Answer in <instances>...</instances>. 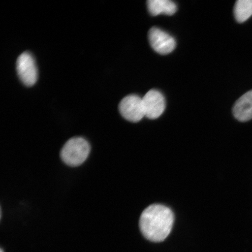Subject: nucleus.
I'll list each match as a JSON object with an SVG mask.
<instances>
[{
  "mask_svg": "<svg viewBox=\"0 0 252 252\" xmlns=\"http://www.w3.org/2000/svg\"><path fill=\"white\" fill-rule=\"evenodd\" d=\"M90 150V145L86 139L82 137L72 138L63 147L61 158L68 166H78L86 161Z\"/></svg>",
  "mask_w": 252,
  "mask_h": 252,
  "instance_id": "2",
  "label": "nucleus"
},
{
  "mask_svg": "<svg viewBox=\"0 0 252 252\" xmlns=\"http://www.w3.org/2000/svg\"><path fill=\"white\" fill-rule=\"evenodd\" d=\"M147 5L150 13L153 16L161 14L172 15L177 11L175 3L170 0H149Z\"/></svg>",
  "mask_w": 252,
  "mask_h": 252,
  "instance_id": "8",
  "label": "nucleus"
},
{
  "mask_svg": "<svg viewBox=\"0 0 252 252\" xmlns=\"http://www.w3.org/2000/svg\"><path fill=\"white\" fill-rule=\"evenodd\" d=\"M17 71L19 78L27 87L33 86L37 80V69L34 60L30 53L25 52L18 57Z\"/></svg>",
  "mask_w": 252,
  "mask_h": 252,
  "instance_id": "4",
  "label": "nucleus"
},
{
  "mask_svg": "<svg viewBox=\"0 0 252 252\" xmlns=\"http://www.w3.org/2000/svg\"><path fill=\"white\" fill-rule=\"evenodd\" d=\"M149 39L152 48L161 55L169 54L174 50L176 46L174 37L157 27L151 28Z\"/></svg>",
  "mask_w": 252,
  "mask_h": 252,
  "instance_id": "5",
  "label": "nucleus"
},
{
  "mask_svg": "<svg viewBox=\"0 0 252 252\" xmlns=\"http://www.w3.org/2000/svg\"><path fill=\"white\" fill-rule=\"evenodd\" d=\"M174 215L169 207L161 204H152L142 213L140 228L148 240L160 242L165 240L172 231Z\"/></svg>",
  "mask_w": 252,
  "mask_h": 252,
  "instance_id": "1",
  "label": "nucleus"
},
{
  "mask_svg": "<svg viewBox=\"0 0 252 252\" xmlns=\"http://www.w3.org/2000/svg\"><path fill=\"white\" fill-rule=\"evenodd\" d=\"M233 115L240 122H247L252 119V90L245 93L235 102Z\"/></svg>",
  "mask_w": 252,
  "mask_h": 252,
  "instance_id": "7",
  "label": "nucleus"
},
{
  "mask_svg": "<svg viewBox=\"0 0 252 252\" xmlns=\"http://www.w3.org/2000/svg\"><path fill=\"white\" fill-rule=\"evenodd\" d=\"M234 15L239 23H244L252 15V0H238L235 3Z\"/></svg>",
  "mask_w": 252,
  "mask_h": 252,
  "instance_id": "9",
  "label": "nucleus"
},
{
  "mask_svg": "<svg viewBox=\"0 0 252 252\" xmlns=\"http://www.w3.org/2000/svg\"><path fill=\"white\" fill-rule=\"evenodd\" d=\"M119 109L123 117L129 122H138L146 116L143 98L136 94L125 97L119 104Z\"/></svg>",
  "mask_w": 252,
  "mask_h": 252,
  "instance_id": "3",
  "label": "nucleus"
},
{
  "mask_svg": "<svg viewBox=\"0 0 252 252\" xmlns=\"http://www.w3.org/2000/svg\"><path fill=\"white\" fill-rule=\"evenodd\" d=\"M145 115L147 118L156 119L162 115L165 109L166 102L161 93L151 90L143 97Z\"/></svg>",
  "mask_w": 252,
  "mask_h": 252,
  "instance_id": "6",
  "label": "nucleus"
},
{
  "mask_svg": "<svg viewBox=\"0 0 252 252\" xmlns=\"http://www.w3.org/2000/svg\"><path fill=\"white\" fill-rule=\"evenodd\" d=\"M4 252V251H3V250H2V249H1V252Z\"/></svg>",
  "mask_w": 252,
  "mask_h": 252,
  "instance_id": "10",
  "label": "nucleus"
}]
</instances>
